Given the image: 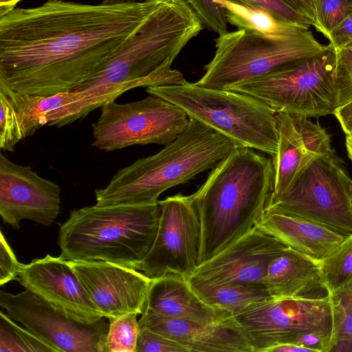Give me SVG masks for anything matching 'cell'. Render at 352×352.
Instances as JSON below:
<instances>
[{
	"label": "cell",
	"mask_w": 352,
	"mask_h": 352,
	"mask_svg": "<svg viewBox=\"0 0 352 352\" xmlns=\"http://www.w3.org/2000/svg\"><path fill=\"white\" fill-rule=\"evenodd\" d=\"M162 0H47L0 16V85L25 94L73 91L116 55Z\"/></svg>",
	"instance_id": "1"
},
{
	"label": "cell",
	"mask_w": 352,
	"mask_h": 352,
	"mask_svg": "<svg viewBox=\"0 0 352 352\" xmlns=\"http://www.w3.org/2000/svg\"><path fill=\"white\" fill-rule=\"evenodd\" d=\"M272 158L236 147L191 197L201 226L197 265L256 226L274 192Z\"/></svg>",
	"instance_id": "2"
},
{
	"label": "cell",
	"mask_w": 352,
	"mask_h": 352,
	"mask_svg": "<svg viewBox=\"0 0 352 352\" xmlns=\"http://www.w3.org/2000/svg\"><path fill=\"white\" fill-rule=\"evenodd\" d=\"M236 147L229 138L190 118L175 140L119 170L104 188L96 189V205L156 204L164 191L213 168Z\"/></svg>",
	"instance_id": "3"
},
{
	"label": "cell",
	"mask_w": 352,
	"mask_h": 352,
	"mask_svg": "<svg viewBox=\"0 0 352 352\" xmlns=\"http://www.w3.org/2000/svg\"><path fill=\"white\" fill-rule=\"evenodd\" d=\"M160 217L159 201L74 209L60 225L59 257L107 261L140 270L155 241Z\"/></svg>",
	"instance_id": "4"
},
{
	"label": "cell",
	"mask_w": 352,
	"mask_h": 352,
	"mask_svg": "<svg viewBox=\"0 0 352 352\" xmlns=\"http://www.w3.org/2000/svg\"><path fill=\"white\" fill-rule=\"evenodd\" d=\"M146 91L178 106L190 118L226 136L238 147L258 150L271 157L277 151L276 112L254 96L186 80L148 87Z\"/></svg>",
	"instance_id": "5"
},
{
	"label": "cell",
	"mask_w": 352,
	"mask_h": 352,
	"mask_svg": "<svg viewBox=\"0 0 352 352\" xmlns=\"http://www.w3.org/2000/svg\"><path fill=\"white\" fill-rule=\"evenodd\" d=\"M336 62V52L329 44L319 54L286 63L228 89L254 96L276 113L307 118L333 114L339 106Z\"/></svg>",
	"instance_id": "6"
},
{
	"label": "cell",
	"mask_w": 352,
	"mask_h": 352,
	"mask_svg": "<svg viewBox=\"0 0 352 352\" xmlns=\"http://www.w3.org/2000/svg\"><path fill=\"white\" fill-rule=\"evenodd\" d=\"M329 47L319 43L309 30L294 38L265 35L237 29L218 35L212 60L204 66L197 84L228 89L263 75L286 63L319 54Z\"/></svg>",
	"instance_id": "7"
},
{
	"label": "cell",
	"mask_w": 352,
	"mask_h": 352,
	"mask_svg": "<svg viewBox=\"0 0 352 352\" xmlns=\"http://www.w3.org/2000/svg\"><path fill=\"white\" fill-rule=\"evenodd\" d=\"M352 179L336 153L313 159L266 211L300 217L345 236L352 234Z\"/></svg>",
	"instance_id": "8"
},
{
	"label": "cell",
	"mask_w": 352,
	"mask_h": 352,
	"mask_svg": "<svg viewBox=\"0 0 352 352\" xmlns=\"http://www.w3.org/2000/svg\"><path fill=\"white\" fill-rule=\"evenodd\" d=\"M190 121L178 106L150 94L127 103L116 100L101 107L92 124V146L113 151L134 145H166L183 133Z\"/></svg>",
	"instance_id": "9"
},
{
	"label": "cell",
	"mask_w": 352,
	"mask_h": 352,
	"mask_svg": "<svg viewBox=\"0 0 352 352\" xmlns=\"http://www.w3.org/2000/svg\"><path fill=\"white\" fill-rule=\"evenodd\" d=\"M254 352H269L307 331L332 335L330 296H296L254 303L234 315Z\"/></svg>",
	"instance_id": "10"
},
{
	"label": "cell",
	"mask_w": 352,
	"mask_h": 352,
	"mask_svg": "<svg viewBox=\"0 0 352 352\" xmlns=\"http://www.w3.org/2000/svg\"><path fill=\"white\" fill-rule=\"evenodd\" d=\"M0 306L56 352H104L109 326L105 318L90 324L72 319L27 289L16 294L0 291Z\"/></svg>",
	"instance_id": "11"
},
{
	"label": "cell",
	"mask_w": 352,
	"mask_h": 352,
	"mask_svg": "<svg viewBox=\"0 0 352 352\" xmlns=\"http://www.w3.org/2000/svg\"><path fill=\"white\" fill-rule=\"evenodd\" d=\"M159 204L157 234L140 271L152 279L168 274L188 277L197 266L201 235L191 195L177 194Z\"/></svg>",
	"instance_id": "12"
},
{
	"label": "cell",
	"mask_w": 352,
	"mask_h": 352,
	"mask_svg": "<svg viewBox=\"0 0 352 352\" xmlns=\"http://www.w3.org/2000/svg\"><path fill=\"white\" fill-rule=\"evenodd\" d=\"M287 247L278 239L255 226L210 259L198 265L186 278L267 291L265 279L268 264Z\"/></svg>",
	"instance_id": "13"
},
{
	"label": "cell",
	"mask_w": 352,
	"mask_h": 352,
	"mask_svg": "<svg viewBox=\"0 0 352 352\" xmlns=\"http://www.w3.org/2000/svg\"><path fill=\"white\" fill-rule=\"evenodd\" d=\"M60 187L30 166L14 163L0 153V215L14 229L27 219L50 226L60 210Z\"/></svg>",
	"instance_id": "14"
},
{
	"label": "cell",
	"mask_w": 352,
	"mask_h": 352,
	"mask_svg": "<svg viewBox=\"0 0 352 352\" xmlns=\"http://www.w3.org/2000/svg\"><path fill=\"white\" fill-rule=\"evenodd\" d=\"M69 263L102 317L111 319L146 311L152 278L143 272L102 261Z\"/></svg>",
	"instance_id": "15"
},
{
	"label": "cell",
	"mask_w": 352,
	"mask_h": 352,
	"mask_svg": "<svg viewBox=\"0 0 352 352\" xmlns=\"http://www.w3.org/2000/svg\"><path fill=\"white\" fill-rule=\"evenodd\" d=\"M69 318L93 323L102 317L68 261L47 254L22 264L16 280Z\"/></svg>",
	"instance_id": "16"
},
{
	"label": "cell",
	"mask_w": 352,
	"mask_h": 352,
	"mask_svg": "<svg viewBox=\"0 0 352 352\" xmlns=\"http://www.w3.org/2000/svg\"><path fill=\"white\" fill-rule=\"evenodd\" d=\"M138 324L140 329L162 334L190 352H254L234 316L217 322H204L169 318L146 310Z\"/></svg>",
	"instance_id": "17"
},
{
	"label": "cell",
	"mask_w": 352,
	"mask_h": 352,
	"mask_svg": "<svg viewBox=\"0 0 352 352\" xmlns=\"http://www.w3.org/2000/svg\"><path fill=\"white\" fill-rule=\"evenodd\" d=\"M0 91L14 104L24 138L33 135L45 124L61 127L72 124L107 102L91 90L38 96L15 92L0 85Z\"/></svg>",
	"instance_id": "18"
},
{
	"label": "cell",
	"mask_w": 352,
	"mask_h": 352,
	"mask_svg": "<svg viewBox=\"0 0 352 352\" xmlns=\"http://www.w3.org/2000/svg\"><path fill=\"white\" fill-rule=\"evenodd\" d=\"M146 310L169 318L204 322H217L234 316L206 304L186 277L173 274L152 279Z\"/></svg>",
	"instance_id": "19"
},
{
	"label": "cell",
	"mask_w": 352,
	"mask_h": 352,
	"mask_svg": "<svg viewBox=\"0 0 352 352\" xmlns=\"http://www.w3.org/2000/svg\"><path fill=\"white\" fill-rule=\"evenodd\" d=\"M256 226L319 263L347 237L309 220L270 211H265Z\"/></svg>",
	"instance_id": "20"
},
{
	"label": "cell",
	"mask_w": 352,
	"mask_h": 352,
	"mask_svg": "<svg viewBox=\"0 0 352 352\" xmlns=\"http://www.w3.org/2000/svg\"><path fill=\"white\" fill-rule=\"evenodd\" d=\"M265 286L272 298L316 296L314 291L325 289L320 263L289 247L270 260Z\"/></svg>",
	"instance_id": "21"
},
{
	"label": "cell",
	"mask_w": 352,
	"mask_h": 352,
	"mask_svg": "<svg viewBox=\"0 0 352 352\" xmlns=\"http://www.w3.org/2000/svg\"><path fill=\"white\" fill-rule=\"evenodd\" d=\"M278 147L272 157L274 185L272 198L287 192L305 166L316 156L306 144L296 116L276 113Z\"/></svg>",
	"instance_id": "22"
},
{
	"label": "cell",
	"mask_w": 352,
	"mask_h": 352,
	"mask_svg": "<svg viewBox=\"0 0 352 352\" xmlns=\"http://www.w3.org/2000/svg\"><path fill=\"white\" fill-rule=\"evenodd\" d=\"M225 11L227 22L237 29H245L280 38H294L309 28L282 21L265 10L226 0H214Z\"/></svg>",
	"instance_id": "23"
},
{
	"label": "cell",
	"mask_w": 352,
	"mask_h": 352,
	"mask_svg": "<svg viewBox=\"0 0 352 352\" xmlns=\"http://www.w3.org/2000/svg\"><path fill=\"white\" fill-rule=\"evenodd\" d=\"M186 278L193 290L206 304L227 311L232 315L254 303L272 298L265 290Z\"/></svg>",
	"instance_id": "24"
},
{
	"label": "cell",
	"mask_w": 352,
	"mask_h": 352,
	"mask_svg": "<svg viewBox=\"0 0 352 352\" xmlns=\"http://www.w3.org/2000/svg\"><path fill=\"white\" fill-rule=\"evenodd\" d=\"M329 296L333 316L330 352H352V280Z\"/></svg>",
	"instance_id": "25"
},
{
	"label": "cell",
	"mask_w": 352,
	"mask_h": 352,
	"mask_svg": "<svg viewBox=\"0 0 352 352\" xmlns=\"http://www.w3.org/2000/svg\"><path fill=\"white\" fill-rule=\"evenodd\" d=\"M325 289L331 295L352 280V234L320 262Z\"/></svg>",
	"instance_id": "26"
},
{
	"label": "cell",
	"mask_w": 352,
	"mask_h": 352,
	"mask_svg": "<svg viewBox=\"0 0 352 352\" xmlns=\"http://www.w3.org/2000/svg\"><path fill=\"white\" fill-rule=\"evenodd\" d=\"M0 312V352H56L28 329Z\"/></svg>",
	"instance_id": "27"
},
{
	"label": "cell",
	"mask_w": 352,
	"mask_h": 352,
	"mask_svg": "<svg viewBox=\"0 0 352 352\" xmlns=\"http://www.w3.org/2000/svg\"><path fill=\"white\" fill-rule=\"evenodd\" d=\"M135 313L109 319L104 352H136L140 328Z\"/></svg>",
	"instance_id": "28"
},
{
	"label": "cell",
	"mask_w": 352,
	"mask_h": 352,
	"mask_svg": "<svg viewBox=\"0 0 352 352\" xmlns=\"http://www.w3.org/2000/svg\"><path fill=\"white\" fill-rule=\"evenodd\" d=\"M316 30L327 38L350 14L352 0H314Z\"/></svg>",
	"instance_id": "29"
},
{
	"label": "cell",
	"mask_w": 352,
	"mask_h": 352,
	"mask_svg": "<svg viewBox=\"0 0 352 352\" xmlns=\"http://www.w3.org/2000/svg\"><path fill=\"white\" fill-rule=\"evenodd\" d=\"M0 148L13 152L24 136L14 105L2 91H0Z\"/></svg>",
	"instance_id": "30"
},
{
	"label": "cell",
	"mask_w": 352,
	"mask_h": 352,
	"mask_svg": "<svg viewBox=\"0 0 352 352\" xmlns=\"http://www.w3.org/2000/svg\"><path fill=\"white\" fill-rule=\"evenodd\" d=\"M237 4L265 10L276 18L291 23L309 28L314 22L285 0H226Z\"/></svg>",
	"instance_id": "31"
},
{
	"label": "cell",
	"mask_w": 352,
	"mask_h": 352,
	"mask_svg": "<svg viewBox=\"0 0 352 352\" xmlns=\"http://www.w3.org/2000/svg\"><path fill=\"white\" fill-rule=\"evenodd\" d=\"M335 50L334 80L340 106L352 100V43Z\"/></svg>",
	"instance_id": "32"
},
{
	"label": "cell",
	"mask_w": 352,
	"mask_h": 352,
	"mask_svg": "<svg viewBox=\"0 0 352 352\" xmlns=\"http://www.w3.org/2000/svg\"><path fill=\"white\" fill-rule=\"evenodd\" d=\"M194 10L204 28L218 35L228 32L225 11L214 0H184Z\"/></svg>",
	"instance_id": "33"
},
{
	"label": "cell",
	"mask_w": 352,
	"mask_h": 352,
	"mask_svg": "<svg viewBox=\"0 0 352 352\" xmlns=\"http://www.w3.org/2000/svg\"><path fill=\"white\" fill-rule=\"evenodd\" d=\"M136 352H190L182 344L162 334L140 329Z\"/></svg>",
	"instance_id": "34"
},
{
	"label": "cell",
	"mask_w": 352,
	"mask_h": 352,
	"mask_svg": "<svg viewBox=\"0 0 352 352\" xmlns=\"http://www.w3.org/2000/svg\"><path fill=\"white\" fill-rule=\"evenodd\" d=\"M20 263L12 249L8 244L3 232L0 234V285L16 280L20 270Z\"/></svg>",
	"instance_id": "35"
},
{
	"label": "cell",
	"mask_w": 352,
	"mask_h": 352,
	"mask_svg": "<svg viewBox=\"0 0 352 352\" xmlns=\"http://www.w3.org/2000/svg\"><path fill=\"white\" fill-rule=\"evenodd\" d=\"M327 39L335 50L352 43V13L330 33Z\"/></svg>",
	"instance_id": "36"
},
{
	"label": "cell",
	"mask_w": 352,
	"mask_h": 352,
	"mask_svg": "<svg viewBox=\"0 0 352 352\" xmlns=\"http://www.w3.org/2000/svg\"><path fill=\"white\" fill-rule=\"evenodd\" d=\"M333 115L346 135H352V100L338 107Z\"/></svg>",
	"instance_id": "37"
},
{
	"label": "cell",
	"mask_w": 352,
	"mask_h": 352,
	"mask_svg": "<svg viewBox=\"0 0 352 352\" xmlns=\"http://www.w3.org/2000/svg\"><path fill=\"white\" fill-rule=\"evenodd\" d=\"M299 12L305 15L316 25V13L314 6V0H285Z\"/></svg>",
	"instance_id": "38"
},
{
	"label": "cell",
	"mask_w": 352,
	"mask_h": 352,
	"mask_svg": "<svg viewBox=\"0 0 352 352\" xmlns=\"http://www.w3.org/2000/svg\"><path fill=\"white\" fill-rule=\"evenodd\" d=\"M303 352L309 350L302 346L292 344V343H285L276 345L272 348L269 352Z\"/></svg>",
	"instance_id": "39"
},
{
	"label": "cell",
	"mask_w": 352,
	"mask_h": 352,
	"mask_svg": "<svg viewBox=\"0 0 352 352\" xmlns=\"http://www.w3.org/2000/svg\"><path fill=\"white\" fill-rule=\"evenodd\" d=\"M21 1L22 0H0V16L14 9Z\"/></svg>",
	"instance_id": "40"
},
{
	"label": "cell",
	"mask_w": 352,
	"mask_h": 352,
	"mask_svg": "<svg viewBox=\"0 0 352 352\" xmlns=\"http://www.w3.org/2000/svg\"><path fill=\"white\" fill-rule=\"evenodd\" d=\"M345 145L348 156L352 162V135H346Z\"/></svg>",
	"instance_id": "41"
},
{
	"label": "cell",
	"mask_w": 352,
	"mask_h": 352,
	"mask_svg": "<svg viewBox=\"0 0 352 352\" xmlns=\"http://www.w3.org/2000/svg\"><path fill=\"white\" fill-rule=\"evenodd\" d=\"M144 0H101V3L104 4H118L124 3L142 2Z\"/></svg>",
	"instance_id": "42"
},
{
	"label": "cell",
	"mask_w": 352,
	"mask_h": 352,
	"mask_svg": "<svg viewBox=\"0 0 352 352\" xmlns=\"http://www.w3.org/2000/svg\"><path fill=\"white\" fill-rule=\"evenodd\" d=\"M351 199H352V191H351Z\"/></svg>",
	"instance_id": "43"
}]
</instances>
